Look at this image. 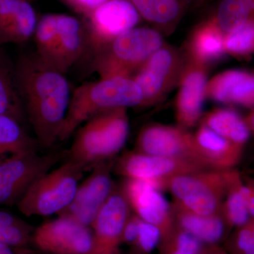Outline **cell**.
Here are the masks:
<instances>
[{
	"label": "cell",
	"instance_id": "25",
	"mask_svg": "<svg viewBox=\"0 0 254 254\" xmlns=\"http://www.w3.org/2000/svg\"><path fill=\"white\" fill-rule=\"evenodd\" d=\"M140 15L152 22L166 23L175 21L182 6L175 0H130Z\"/></svg>",
	"mask_w": 254,
	"mask_h": 254
},
{
	"label": "cell",
	"instance_id": "41",
	"mask_svg": "<svg viewBox=\"0 0 254 254\" xmlns=\"http://www.w3.org/2000/svg\"><path fill=\"white\" fill-rule=\"evenodd\" d=\"M28 1H31V0H28Z\"/></svg>",
	"mask_w": 254,
	"mask_h": 254
},
{
	"label": "cell",
	"instance_id": "24",
	"mask_svg": "<svg viewBox=\"0 0 254 254\" xmlns=\"http://www.w3.org/2000/svg\"><path fill=\"white\" fill-rule=\"evenodd\" d=\"M204 126L241 147L250 136L248 124L232 110H220L210 114L205 119Z\"/></svg>",
	"mask_w": 254,
	"mask_h": 254
},
{
	"label": "cell",
	"instance_id": "18",
	"mask_svg": "<svg viewBox=\"0 0 254 254\" xmlns=\"http://www.w3.org/2000/svg\"><path fill=\"white\" fill-rule=\"evenodd\" d=\"M193 138L200 161L209 170H233L242 159L243 147L229 141L207 127H202Z\"/></svg>",
	"mask_w": 254,
	"mask_h": 254
},
{
	"label": "cell",
	"instance_id": "21",
	"mask_svg": "<svg viewBox=\"0 0 254 254\" xmlns=\"http://www.w3.org/2000/svg\"><path fill=\"white\" fill-rule=\"evenodd\" d=\"M226 190L222 212L230 230L245 225L251 217L247 206L245 181L235 169L227 170Z\"/></svg>",
	"mask_w": 254,
	"mask_h": 254
},
{
	"label": "cell",
	"instance_id": "6",
	"mask_svg": "<svg viewBox=\"0 0 254 254\" xmlns=\"http://www.w3.org/2000/svg\"><path fill=\"white\" fill-rule=\"evenodd\" d=\"M161 43L153 30L132 28L93 52V69L101 78L124 76L128 68L154 54Z\"/></svg>",
	"mask_w": 254,
	"mask_h": 254
},
{
	"label": "cell",
	"instance_id": "36",
	"mask_svg": "<svg viewBox=\"0 0 254 254\" xmlns=\"http://www.w3.org/2000/svg\"><path fill=\"white\" fill-rule=\"evenodd\" d=\"M198 254H229L220 245H204Z\"/></svg>",
	"mask_w": 254,
	"mask_h": 254
},
{
	"label": "cell",
	"instance_id": "7",
	"mask_svg": "<svg viewBox=\"0 0 254 254\" xmlns=\"http://www.w3.org/2000/svg\"><path fill=\"white\" fill-rule=\"evenodd\" d=\"M226 171L207 170L185 174L165 182L174 200L195 213H222L226 190Z\"/></svg>",
	"mask_w": 254,
	"mask_h": 254
},
{
	"label": "cell",
	"instance_id": "12",
	"mask_svg": "<svg viewBox=\"0 0 254 254\" xmlns=\"http://www.w3.org/2000/svg\"><path fill=\"white\" fill-rule=\"evenodd\" d=\"M130 208L143 221L158 227L161 239L173 231L175 224L171 205L157 182L127 179L123 188Z\"/></svg>",
	"mask_w": 254,
	"mask_h": 254
},
{
	"label": "cell",
	"instance_id": "11",
	"mask_svg": "<svg viewBox=\"0 0 254 254\" xmlns=\"http://www.w3.org/2000/svg\"><path fill=\"white\" fill-rule=\"evenodd\" d=\"M33 240L38 247L55 254H93L94 237L88 226L59 216L41 225Z\"/></svg>",
	"mask_w": 254,
	"mask_h": 254
},
{
	"label": "cell",
	"instance_id": "19",
	"mask_svg": "<svg viewBox=\"0 0 254 254\" xmlns=\"http://www.w3.org/2000/svg\"><path fill=\"white\" fill-rule=\"evenodd\" d=\"M0 115L16 119L22 123L26 112L18 89L16 63L0 46Z\"/></svg>",
	"mask_w": 254,
	"mask_h": 254
},
{
	"label": "cell",
	"instance_id": "3",
	"mask_svg": "<svg viewBox=\"0 0 254 254\" xmlns=\"http://www.w3.org/2000/svg\"><path fill=\"white\" fill-rule=\"evenodd\" d=\"M79 127L66 151V160L81 165L86 171L118 154L129 133L125 108L98 114Z\"/></svg>",
	"mask_w": 254,
	"mask_h": 254
},
{
	"label": "cell",
	"instance_id": "31",
	"mask_svg": "<svg viewBox=\"0 0 254 254\" xmlns=\"http://www.w3.org/2000/svg\"><path fill=\"white\" fill-rule=\"evenodd\" d=\"M223 43L221 36L215 28H205L198 36L196 50L204 59H213L221 54Z\"/></svg>",
	"mask_w": 254,
	"mask_h": 254
},
{
	"label": "cell",
	"instance_id": "2",
	"mask_svg": "<svg viewBox=\"0 0 254 254\" xmlns=\"http://www.w3.org/2000/svg\"><path fill=\"white\" fill-rule=\"evenodd\" d=\"M143 101L141 88L125 76L87 82L71 93L59 141H64L85 122L103 112L136 106Z\"/></svg>",
	"mask_w": 254,
	"mask_h": 254
},
{
	"label": "cell",
	"instance_id": "30",
	"mask_svg": "<svg viewBox=\"0 0 254 254\" xmlns=\"http://www.w3.org/2000/svg\"><path fill=\"white\" fill-rule=\"evenodd\" d=\"M227 50L243 54L254 49V18H250L243 25L230 33L225 42Z\"/></svg>",
	"mask_w": 254,
	"mask_h": 254
},
{
	"label": "cell",
	"instance_id": "33",
	"mask_svg": "<svg viewBox=\"0 0 254 254\" xmlns=\"http://www.w3.org/2000/svg\"><path fill=\"white\" fill-rule=\"evenodd\" d=\"M141 221V219L136 214H131L129 215L124 227L123 242L134 245L139 232Z\"/></svg>",
	"mask_w": 254,
	"mask_h": 254
},
{
	"label": "cell",
	"instance_id": "9",
	"mask_svg": "<svg viewBox=\"0 0 254 254\" xmlns=\"http://www.w3.org/2000/svg\"><path fill=\"white\" fill-rule=\"evenodd\" d=\"M208 170L201 164L183 158L158 156L133 152L118 160L115 171L127 179L157 182L165 189V182L173 177Z\"/></svg>",
	"mask_w": 254,
	"mask_h": 254
},
{
	"label": "cell",
	"instance_id": "10",
	"mask_svg": "<svg viewBox=\"0 0 254 254\" xmlns=\"http://www.w3.org/2000/svg\"><path fill=\"white\" fill-rule=\"evenodd\" d=\"M111 170L110 161L92 169L91 175L80 183L71 203L58 215L73 219L86 226L92 225L115 190Z\"/></svg>",
	"mask_w": 254,
	"mask_h": 254
},
{
	"label": "cell",
	"instance_id": "5",
	"mask_svg": "<svg viewBox=\"0 0 254 254\" xmlns=\"http://www.w3.org/2000/svg\"><path fill=\"white\" fill-rule=\"evenodd\" d=\"M86 169L66 160L33 182L16 206L26 217L59 214L72 201Z\"/></svg>",
	"mask_w": 254,
	"mask_h": 254
},
{
	"label": "cell",
	"instance_id": "23",
	"mask_svg": "<svg viewBox=\"0 0 254 254\" xmlns=\"http://www.w3.org/2000/svg\"><path fill=\"white\" fill-rule=\"evenodd\" d=\"M32 138L16 119L0 115V158L27 150L38 149Z\"/></svg>",
	"mask_w": 254,
	"mask_h": 254
},
{
	"label": "cell",
	"instance_id": "13",
	"mask_svg": "<svg viewBox=\"0 0 254 254\" xmlns=\"http://www.w3.org/2000/svg\"><path fill=\"white\" fill-rule=\"evenodd\" d=\"M139 13L130 0H108L87 16L86 26L93 52L134 28Z\"/></svg>",
	"mask_w": 254,
	"mask_h": 254
},
{
	"label": "cell",
	"instance_id": "38",
	"mask_svg": "<svg viewBox=\"0 0 254 254\" xmlns=\"http://www.w3.org/2000/svg\"><path fill=\"white\" fill-rule=\"evenodd\" d=\"M250 126L254 131V113L252 114L250 118Z\"/></svg>",
	"mask_w": 254,
	"mask_h": 254
},
{
	"label": "cell",
	"instance_id": "27",
	"mask_svg": "<svg viewBox=\"0 0 254 254\" xmlns=\"http://www.w3.org/2000/svg\"><path fill=\"white\" fill-rule=\"evenodd\" d=\"M32 227L14 214L0 210V243L21 247L30 240Z\"/></svg>",
	"mask_w": 254,
	"mask_h": 254
},
{
	"label": "cell",
	"instance_id": "14",
	"mask_svg": "<svg viewBox=\"0 0 254 254\" xmlns=\"http://www.w3.org/2000/svg\"><path fill=\"white\" fill-rule=\"evenodd\" d=\"M130 215L123 190L115 187L91 225L95 232L93 254H120L124 227Z\"/></svg>",
	"mask_w": 254,
	"mask_h": 254
},
{
	"label": "cell",
	"instance_id": "20",
	"mask_svg": "<svg viewBox=\"0 0 254 254\" xmlns=\"http://www.w3.org/2000/svg\"><path fill=\"white\" fill-rule=\"evenodd\" d=\"M214 99L221 103L254 105V76L239 71L223 73L212 86Z\"/></svg>",
	"mask_w": 254,
	"mask_h": 254
},
{
	"label": "cell",
	"instance_id": "34",
	"mask_svg": "<svg viewBox=\"0 0 254 254\" xmlns=\"http://www.w3.org/2000/svg\"><path fill=\"white\" fill-rule=\"evenodd\" d=\"M67 4L85 16H88L93 10L108 0H64Z\"/></svg>",
	"mask_w": 254,
	"mask_h": 254
},
{
	"label": "cell",
	"instance_id": "28",
	"mask_svg": "<svg viewBox=\"0 0 254 254\" xmlns=\"http://www.w3.org/2000/svg\"><path fill=\"white\" fill-rule=\"evenodd\" d=\"M203 244L175 225L173 231L160 240V254H198Z\"/></svg>",
	"mask_w": 254,
	"mask_h": 254
},
{
	"label": "cell",
	"instance_id": "37",
	"mask_svg": "<svg viewBox=\"0 0 254 254\" xmlns=\"http://www.w3.org/2000/svg\"><path fill=\"white\" fill-rule=\"evenodd\" d=\"M0 254H28L26 251L21 250V247H13L0 243Z\"/></svg>",
	"mask_w": 254,
	"mask_h": 254
},
{
	"label": "cell",
	"instance_id": "8",
	"mask_svg": "<svg viewBox=\"0 0 254 254\" xmlns=\"http://www.w3.org/2000/svg\"><path fill=\"white\" fill-rule=\"evenodd\" d=\"M66 155V152L41 155L36 149L0 158V206L16 205L32 184Z\"/></svg>",
	"mask_w": 254,
	"mask_h": 254
},
{
	"label": "cell",
	"instance_id": "39",
	"mask_svg": "<svg viewBox=\"0 0 254 254\" xmlns=\"http://www.w3.org/2000/svg\"><path fill=\"white\" fill-rule=\"evenodd\" d=\"M249 225L252 227V228L254 230V218H250V220L248 221Z\"/></svg>",
	"mask_w": 254,
	"mask_h": 254
},
{
	"label": "cell",
	"instance_id": "26",
	"mask_svg": "<svg viewBox=\"0 0 254 254\" xmlns=\"http://www.w3.org/2000/svg\"><path fill=\"white\" fill-rule=\"evenodd\" d=\"M252 13L249 0H222L217 18L219 27L231 33L248 21Z\"/></svg>",
	"mask_w": 254,
	"mask_h": 254
},
{
	"label": "cell",
	"instance_id": "22",
	"mask_svg": "<svg viewBox=\"0 0 254 254\" xmlns=\"http://www.w3.org/2000/svg\"><path fill=\"white\" fill-rule=\"evenodd\" d=\"M205 86V78L200 72L190 73L184 82L177 105V118L182 126H192L199 119Z\"/></svg>",
	"mask_w": 254,
	"mask_h": 254
},
{
	"label": "cell",
	"instance_id": "4",
	"mask_svg": "<svg viewBox=\"0 0 254 254\" xmlns=\"http://www.w3.org/2000/svg\"><path fill=\"white\" fill-rule=\"evenodd\" d=\"M33 36L38 56L64 74L91 47L86 23L68 14L43 15Z\"/></svg>",
	"mask_w": 254,
	"mask_h": 254
},
{
	"label": "cell",
	"instance_id": "17",
	"mask_svg": "<svg viewBox=\"0 0 254 254\" xmlns=\"http://www.w3.org/2000/svg\"><path fill=\"white\" fill-rule=\"evenodd\" d=\"M172 212L175 225L190 234L203 245H219L230 231L222 213L205 215L195 213L174 200Z\"/></svg>",
	"mask_w": 254,
	"mask_h": 254
},
{
	"label": "cell",
	"instance_id": "35",
	"mask_svg": "<svg viewBox=\"0 0 254 254\" xmlns=\"http://www.w3.org/2000/svg\"><path fill=\"white\" fill-rule=\"evenodd\" d=\"M247 195V206L251 218H254V178L248 177L244 180Z\"/></svg>",
	"mask_w": 254,
	"mask_h": 254
},
{
	"label": "cell",
	"instance_id": "1",
	"mask_svg": "<svg viewBox=\"0 0 254 254\" xmlns=\"http://www.w3.org/2000/svg\"><path fill=\"white\" fill-rule=\"evenodd\" d=\"M15 63L26 118L38 144L50 148L59 141L71 99L69 83L36 53L20 55Z\"/></svg>",
	"mask_w": 254,
	"mask_h": 254
},
{
	"label": "cell",
	"instance_id": "29",
	"mask_svg": "<svg viewBox=\"0 0 254 254\" xmlns=\"http://www.w3.org/2000/svg\"><path fill=\"white\" fill-rule=\"evenodd\" d=\"M224 249L229 254H254V230L248 222L227 236Z\"/></svg>",
	"mask_w": 254,
	"mask_h": 254
},
{
	"label": "cell",
	"instance_id": "40",
	"mask_svg": "<svg viewBox=\"0 0 254 254\" xmlns=\"http://www.w3.org/2000/svg\"><path fill=\"white\" fill-rule=\"evenodd\" d=\"M250 3L251 7H252V12H254V0H249Z\"/></svg>",
	"mask_w": 254,
	"mask_h": 254
},
{
	"label": "cell",
	"instance_id": "32",
	"mask_svg": "<svg viewBox=\"0 0 254 254\" xmlns=\"http://www.w3.org/2000/svg\"><path fill=\"white\" fill-rule=\"evenodd\" d=\"M160 240L161 232L158 227L141 220L139 232L134 243L140 252L144 254L150 253L158 247Z\"/></svg>",
	"mask_w": 254,
	"mask_h": 254
},
{
	"label": "cell",
	"instance_id": "16",
	"mask_svg": "<svg viewBox=\"0 0 254 254\" xmlns=\"http://www.w3.org/2000/svg\"><path fill=\"white\" fill-rule=\"evenodd\" d=\"M38 21L28 0H0V46L27 42L34 36Z\"/></svg>",
	"mask_w": 254,
	"mask_h": 254
},
{
	"label": "cell",
	"instance_id": "15",
	"mask_svg": "<svg viewBox=\"0 0 254 254\" xmlns=\"http://www.w3.org/2000/svg\"><path fill=\"white\" fill-rule=\"evenodd\" d=\"M136 152L190 159L205 167L200 161L193 137L173 127L156 125L145 128L137 140Z\"/></svg>",
	"mask_w": 254,
	"mask_h": 254
}]
</instances>
